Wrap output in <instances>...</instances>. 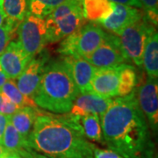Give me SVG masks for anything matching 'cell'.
<instances>
[{
	"label": "cell",
	"mask_w": 158,
	"mask_h": 158,
	"mask_svg": "<svg viewBox=\"0 0 158 158\" xmlns=\"http://www.w3.org/2000/svg\"><path fill=\"white\" fill-rule=\"evenodd\" d=\"M65 0H29L28 11L35 16L45 19Z\"/></svg>",
	"instance_id": "obj_24"
},
{
	"label": "cell",
	"mask_w": 158,
	"mask_h": 158,
	"mask_svg": "<svg viewBox=\"0 0 158 158\" xmlns=\"http://www.w3.org/2000/svg\"><path fill=\"white\" fill-rule=\"evenodd\" d=\"M85 59L97 69L114 67L127 62L118 36L111 33H107L104 41Z\"/></svg>",
	"instance_id": "obj_8"
},
{
	"label": "cell",
	"mask_w": 158,
	"mask_h": 158,
	"mask_svg": "<svg viewBox=\"0 0 158 158\" xmlns=\"http://www.w3.org/2000/svg\"><path fill=\"white\" fill-rule=\"evenodd\" d=\"M17 32V27H13L6 20L2 26H0V56L6 50L13 38V34Z\"/></svg>",
	"instance_id": "obj_25"
},
{
	"label": "cell",
	"mask_w": 158,
	"mask_h": 158,
	"mask_svg": "<svg viewBox=\"0 0 158 158\" xmlns=\"http://www.w3.org/2000/svg\"><path fill=\"white\" fill-rule=\"evenodd\" d=\"M10 119V116L8 115H4L0 113V144H2V139H3V135L6 130V125L8 123Z\"/></svg>",
	"instance_id": "obj_30"
},
{
	"label": "cell",
	"mask_w": 158,
	"mask_h": 158,
	"mask_svg": "<svg viewBox=\"0 0 158 158\" xmlns=\"http://www.w3.org/2000/svg\"><path fill=\"white\" fill-rule=\"evenodd\" d=\"M0 158H23L22 156H20L19 155H18L16 153L11 152V151H6L2 156Z\"/></svg>",
	"instance_id": "obj_33"
},
{
	"label": "cell",
	"mask_w": 158,
	"mask_h": 158,
	"mask_svg": "<svg viewBox=\"0 0 158 158\" xmlns=\"http://www.w3.org/2000/svg\"><path fill=\"white\" fill-rule=\"evenodd\" d=\"M148 20L156 27L158 23V0H140Z\"/></svg>",
	"instance_id": "obj_26"
},
{
	"label": "cell",
	"mask_w": 158,
	"mask_h": 158,
	"mask_svg": "<svg viewBox=\"0 0 158 158\" xmlns=\"http://www.w3.org/2000/svg\"><path fill=\"white\" fill-rule=\"evenodd\" d=\"M62 58L67 64L80 94L91 92L90 83L97 68L83 57L62 56Z\"/></svg>",
	"instance_id": "obj_13"
},
{
	"label": "cell",
	"mask_w": 158,
	"mask_h": 158,
	"mask_svg": "<svg viewBox=\"0 0 158 158\" xmlns=\"http://www.w3.org/2000/svg\"><path fill=\"white\" fill-rule=\"evenodd\" d=\"M8 79L9 78L7 77V76H6V73L4 72V70L2 69L1 66H0V89H1V87H2L3 85L6 84V81H7Z\"/></svg>",
	"instance_id": "obj_32"
},
{
	"label": "cell",
	"mask_w": 158,
	"mask_h": 158,
	"mask_svg": "<svg viewBox=\"0 0 158 158\" xmlns=\"http://www.w3.org/2000/svg\"><path fill=\"white\" fill-rule=\"evenodd\" d=\"M6 16L4 10V2L3 0H0V26H2L6 22Z\"/></svg>",
	"instance_id": "obj_31"
},
{
	"label": "cell",
	"mask_w": 158,
	"mask_h": 158,
	"mask_svg": "<svg viewBox=\"0 0 158 158\" xmlns=\"http://www.w3.org/2000/svg\"><path fill=\"white\" fill-rule=\"evenodd\" d=\"M155 27L145 16L123 29L118 34L122 51L127 62L142 67V55L145 42L150 31Z\"/></svg>",
	"instance_id": "obj_6"
},
{
	"label": "cell",
	"mask_w": 158,
	"mask_h": 158,
	"mask_svg": "<svg viewBox=\"0 0 158 158\" xmlns=\"http://www.w3.org/2000/svg\"><path fill=\"white\" fill-rule=\"evenodd\" d=\"M115 4L109 0H83L82 9L85 19L101 24L113 11Z\"/></svg>",
	"instance_id": "obj_18"
},
{
	"label": "cell",
	"mask_w": 158,
	"mask_h": 158,
	"mask_svg": "<svg viewBox=\"0 0 158 158\" xmlns=\"http://www.w3.org/2000/svg\"><path fill=\"white\" fill-rule=\"evenodd\" d=\"M94 158H124L111 149H94Z\"/></svg>",
	"instance_id": "obj_28"
},
{
	"label": "cell",
	"mask_w": 158,
	"mask_h": 158,
	"mask_svg": "<svg viewBox=\"0 0 158 158\" xmlns=\"http://www.w3.org/2000/svg\"><path fill=\"white\" fill-rule=\"evenodd\" d=\"M2 145L6 150L16 153L23 158H32L34 149L29 147L27 139L24 138L10 122L6 125V130L2 139Z\"/></svg>",
	"instance_id": "obj_16"
},
{
	"label": "cell",
	"mask_w": 158,
	"mask_h": 158,
	"mask_svg": "<svg viewBox=\"0 0 158 158\" xmlns=\"http://www.w3.org/2000/svg\"><path fill=\"white\" fill-rule=\"evenodd\" d=\"M6 151H8V150H6L5 148L3 147V145L2 144H0V157L6 152Z\"/></svg>",
	"instance_id": "obj_35"
},
{
	"label": "cell",
	"mask_w": 158,
	"mask_h": 158,
	"mask_svg": "<svg viewBox=\"0 0 158 158\" xmlns=\"http://www.w3.org/2000/svg\"><path fill=\"white\" fill-rule=\"evenodd\" d=\"M112 102L113 99L111 98L98 96L93 92L79 94L69 113L76 116L96 114L100 118L106 112Z\"/></svg>",
	"instance_id": "obj_15"
},
{
	"label": "cell",
	"mask_w": 158,
	"mask_h": 158,
	"mask_svg": "<svg viewBox=\"0 0 158 158\" xmlns=\"http://www.w3.org/2000/svg\"><path fill=\"white\" fill-rule=\"evenodd\" d=\"M80 92L67 64L60 58L52 60L45 70L33 99L39 107L56 114L68 113Z\"/></svg>",
	"instance_id": "obj_3"
},
{
	"label": "cell",
	"mask_w": 158,
	"mask_h": 158,
	"mask_svg": "<svg viewBox=\"0 0 158 158\" xmlns=\"http://www.w3.org/2000/svg\"><path fill=\"white\" fill-rule=\"evenodd\" d=\"M144 16V12L140 9L124 5L115 4L112 14L106 19L101 25L111 34H118L120 32L134 24Z\"/></svg>",
	"instance_id": "obj_14"
},
{
	"label": "cell",
	"mask_w": 158,
	"mask_h": 158,
	"mask_svg": "<svg viewBox=\"0 0 158 158\" xmlns=\"http://www.w3.org/2000/svg\"><path fill=\"white\" fill-rule=\"evenodd\" d=\"M0 91L4 93L11 102H13L19 107L29 106V107L37 108V106L33 98L25 96L19 91L14 80L8 79L6 84L1 87Z\"/></svg>",
	"instance_id": "obj_23"
},
{
	"label": "cell",
	"mask_w": 158,
	"mask_h": 158,
	"mask_svg": "<svg viewBox=\"0 0 158 158\" xmlns=\"http://www.w3.org/2000/svg\"><path fill=\"white\" fill-rule=\"evenodd\" d=\"M32 59L26 54L19 40H12L0 56V66L7 77L17 79Z\"/></svg>",
	"instance_id": "obj_11"
},
{
	"label": "cell",
	"mask_w": 158,
	"mask_h": 158,
	"mask_svg": "<svg viewBox=\"0 0 158 158\" xmlns=\"http://www.w3.org/2000/svg\"><path fill=\"white\" fill-rule=\"evenodd\" d=\"M50 61V55L45 48L28 62L18 77V89L25 96L33 98L43 76L46 65Z\"/></svg>",
	"instance_id": "obj_9"
},
{
	"label": "cell",
	"mask_w": 158,
	"mask_h": 158,
	"mask_svg": "<svg viewBox=\"0 0 158 158\" xmlns=\"http://www.w3.org/2000/svg\"><path fill=\"white\" fill-rule=\"evenodd\" d=\"M6 21L17 27L28 11L29 0H3Z\"/></svg>",
	"instance_id": "obj_20"
},
{
	"label": "cell",
	"mask_w": 158,
	"mask_h": 158,
	"mask_svg": "<svg viewBox=\"0 0 158 158\" xmlns=\"http://www.w3.org/2000/svg\"><path fill=\"white\" fill-rule=\"evenodd\" d=\"M29 147L53 158H94L95 146L85 137L76 117L40 113L27 137Z\"/></svg>",
	"instance_id": "obj_2"
},
{
	"label": "cell",
	"mask_w": 158,
	"mask_h": 158,
	"mask_svg": "<svg viewBox=\"0 0 158 158\" xmlns=\"http://www.w3.org/2000/svg\"><path fill=\"white\" fill-rule=\"evenodd\" d=\"M19 106L11 102L7 97L0 91V113L11 116L19 109Z\"/></svg>",
	"instance_id": "obj_27"
},
{
	"label": "cell",
	"mask_w": 158,
	"mask_h": 158,
	"mask_svg": "<svg viewBox=\"0 0 158 158\" xmlns=\"http://www.w3.org/2000/svg\"><path fill=\"white\" fill-rule=\"evenodd\" d=\"M39 114L40 113L37 108L23 106L10 116V122L19 135L27 139Z\"/></svg>",
	"instance_id": "obj_19"
},
{
	"label": "cell",
	"mask_w": 158,
	"mask_h": 158,
	"mask_svg": "<svg viewBox=\"0 0 158 158\" xmlns=\"http://www.w3.org/2000/svg\"><path fill=\"white\" fill-rule=\"evenodd\" d=\"M77 1H78V2H80V3L82 4V1H83V0H77Z\"/></svg>",
	"instance_id": "obj_36"
},
{
	"label": "cell",
	"mask_w": 158,
	"mask_h": 158,
	"mask_svg": "<svg viewBox=\"0 0 158 158\" xmlns=\"http://www.w3.org/2000/svg\"><path fill=\"white\" fill-rule=\"evenodd\" d=\"M32 158H53L50 157V156H45V155H41V154H38L36 151H34L32 154Z\"/></svg>",
	"instance_id": "obj_34"
},
{
	"label": "cell",
	"mask_w": 158,
	"mask_h": 158,
	"mask_svg": "<svg viewBox=\"0 0 158 158\" xmlns=\"http://www.w3.org/2000/svg\"><path fill=\"white\" fill-rule=\"evenodd\" d=\"M74 116L77 118L78 124L81 126L86 138L92 141L103 142L101 123L98 115L86 114L85 116Z\"/></svg>",
	"instance_id": "obj_21"
},
{
	"label": "cell",
	"mask_w": 158,
	"mask_h": 158,
	"mask_svg": "<svg viewBox=\"0 0 158 158\" xmlns=\"http://www.w3.org/2000/svg\"><path fill=\"white\" fill-rule=\"evenodd\" d=\"M137 84L135 69L129 65L123 63L119 71V84L118 88V96L125 97L129 95L134 90H135Z\"/></svg>",
	"instance_id": "obj_22"
},
{
	"label": "cell",
	"mask_w": 158,
	"mask_h": 158,
	"mask_svg": "<svg viewBox=\"0 0 158 158\" xmlns=\"http://www.w3.org/2000/svg\"><path fill=\"white\" fill-rule=\"evenodd\" d=\"M158 85L157 78L148 77L138 90V103L153 131L158 127Z\"/></svg>",
	"instance_id": "obj_10"
},
{
	"label": "cell",
	"mask_w": 158,
	"mask_h": 158,
	"mask_svg": "<svg viewBox=\"0 0 158 158\" xmlns=\"http://www.w3.org/2000/svg\"><path fill=\"white\" fill-rule=\"evenodd\" d=\"M113 2L114 4H118V5H124V6H128L135 7L137 9H142L140 0H109Z\"/></svg>",
	"instance_id": "obj_29"
},
{
	"label": "cell",
	"mask_w": 158,
	"mask_h": 158,
	"mask_svg": "<svg viewBox=\"0 0 158 158\" xmlns=\"http://www.w3.org/2000/svg\"><path fill=\"white\" fill-rule=\"evenodd\" d=\"M100 121L102 135L111 150L124 158H152L153 144L136 90L113 99Z\"/></svg>",
	"instance_id": "obj_1"
},
{
	"label": "cell",
	"mask_w": 158,
	"mask_h": 158,
	"mask_svg": "<svg viewBox=\"0 0 158 158\" xmlns=\"http://www.w3.org/2000/svg\"><path fill=\"white\" fill-rule=\"evenodd\" d=\"M82 4L77 0H65L46 17L48 43H56L66 38L85 25Z\"/></svg>",
	"instance_id": "obj_4"
},
{
	"label": "cell",
	"mask_w": 158,
	"mask_h": 158,
	"mask_svg": "<svg viewBox=\"0 0 158 158\" xmlns=\"http://www.w3.org/2000/svg\"><path fill=\"white\" fill-rule=\"evenodd\" d=\"M18 40L31 59L44 49L47 45L45 19L27 11L17 28Z\"/></svg>",
	"instance_id": "obj_7"
},
{
	"label": "cell",
	"mask_w": 158,
	"mask_h": 158,
	"mask_svg": "<svg viewBox=\"0 0 158 158\" xmlns=\"http://www.w3.org/2000/svg\"><path fill=\"white\" fill-rule=\"evenodd\" d=\"M142 66L148 77L157 78L158 77V34L154 28L148 35L142 55Z\"/></svg>",
	"instance_id": "obj_17"
},
{
	"label": "cell",
	"mask_w": 158,
	"mask_h": 158,
	"mask_svg": "<svg viewBox=\"0 0 158 158\" xmlns=\"http://www.w3.org/2000/svg\"><path fill=\"white\" fill-rule=\"evenodd\" d=\"M120 68L121 64L110 68L97 69L90 83L91 92L104 98L118 96Z\"/></svg>",
	"instance_id": "obj_12"
},
{
	"label": "cell",
	"mask_w": 158,
	"mask_h": 158,
	"mask_svg": "<svg viewBox=\"0 0 158 158\" xmlns=\"http://www.w3.org/2000/svg\"><path fill=\"white\" fill-rule=\"evenodd\" d=\"M106 32L96 23H87L62 40L58 48L61 56H90L106 39Z\"/></svg>",
	"instance_id": "obj_5"
}]
</instances>
